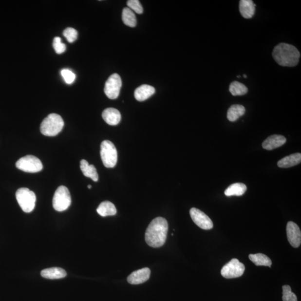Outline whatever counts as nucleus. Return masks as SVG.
<instances>
[{
  "mask_svg": "<svg viewBox=\"0 0 301 301\" xmlns=\"http://www.w3.org/2000/svg\"><path fill=\"white\" fill-rule=\"evenodd\" d=\"M168 223L165 218L157 217L150 223L145 233V241L149 246L159 248L167 241Z\"/></svg>",
  "mask_w": 301,
  "mask_h": 301,
  "instance_id": "1",
  "label": "nucleus"
},
{
  "mask_svg": "<svg viewBox=\"0 0 301 301\" xmlns=\"http://www.w3.org/2000/svg\"><path fill=\"white\" fill-rule=\"evenodd\" d=\"M300 53L295 46L281 42L274 48L273 59L282 67H295L299 62Z\"/></svg>",
  "mask_w": 301,
  "mask_h": 301,
  "instance_id": "2",
  "label": "nucleus"
},
{
  "mask_svg": "<svg viewBox=\"0 0 301 301\" xmlns=\"http://www.w3.org/2000/svg\"><path fill=\"white\" fill-rule=\"evenodd\" d=\"M64 122L62 117L56 113L50 114L42 122L40 131L46 136H55L63 129Z\"/></svg>",
  "mask_w": 301,
  "mask_h": 301,
  "instance_id": "3",
  "label": "nucleus"
},
{
  "mask_svg": "<svg viewBox=\"0 0 301 301\" xmlns=\"http://www.w3.org/2000/svg\"><path fill=\"white\" fill-rule=\"evenodd\" d=\"M100 156L103 164L107 168H113L116 165L118 154L116 148L110 141L105 140L100 145Z\"/></svg>",
  "mask_w": 301,
  "mask_h": 301,
  "instance_id": "4",
  "label": "nucleus"
},
{
  "mask_svg": "<svg viewBox=\"0 0 301 301\" xmlns=\"http://www.w3.org/2000/svg\"><path fill=\"white\" fill-rule=\"evenodd\" d=\"M16 198L19 206L25 213H31L34 209L36 195L29 188H22L18 189L16 192Z\"/></svg>",
  "mask_w": 301,
  "mask_h": 301,
  "instance_id": "5",
  "label": "nucleus"
},
{
  "mask_svg": "<svg viewBox=\"0 0 301 301\" xmlns=\"http://www.w3.org/2000/svg\"><path fill=\"white\" fill-rule=\"evenodd\" d=\"M71 202L70 192L67 187L60 186L56 189L53 200L54 209L60 212L66 210Z\"/></svg>",
  "mask_w": 301,
  "mask_h": 301,
  "instance_id": "6",
  "label": "nucleus"
},
{
  "mask_svg": "<svg viewBox=\"0 0 301 301\" xmlns=\"http://www.w3.org/2000/svg\"><path fill=\"white\" fill-rule=\"evenodd\" d=\"M17 168L24 172L36 173L42 170L43 165L36 156L27 155L21 158L16 163Z\"/></svg>",
  "mask_w": 301,
  "mask_h": 301,
  "instance_id": "7",
  "label": "nucleus"
},
{
  "mask_svg": "<svg viewBox=\"0 0 301 301\" xmlns=\"http://www.w3.org/2000/svg\"><path fill=\"white\" fill-rule=\"evenodd\" d=\"M245 271L244 264L236 258H234L223 266L221 270V275L226 279H235L241 277Z\"/></svg>",
  "mask_w": 301,
  "mask_h": 301,
  "instance_id": "8",
  "label": "nucleus"
},
{
  "mask_svg": "<svg viewBox=\"0 0 301 301\" xmlns=\"http://www.w3.org/2000/svg\"><path fill=\"white\" fill-rule=\"evenodd\" d=\"M121 87V77L117 73H114L106 81L104 91L108 98L115 99L118 98Z\"/></svg>",
  "mask_w": 301,
  "mask_h": 301,
  "instance_id": "9",
  "label": "nucleus"
},
{
  "mask_svg": "<svg viewBox=\"0 0 301 301\" xmlns=\"http://www.w3.org/2000/svg\"><path fill=\"white\" fill-rule=\"evenodd\" d=\"M191 218L196 226L204 230H210L213 227V223L204 212L192 207L190 210Z\"/></svg>",
  "mask_w": 301,
  "mask_h": 301,
  "instance_id": "10",
  "label": "nucleus"
},
{
  "mask_svg": "<svg viewBox=\"0 0 301 301\" xmlns=\"http://www.w3.org/2000/svg\"><path fill=\"white\" fill-rule=\"evenodd\" d=\"M287 235L288 241L293 248H298L301 243V232L298 225L294 222L287 223Z\"/></svg>",
  "mask_w": 301,
  "mask_h": 301,
  "instance_id": "11",
  "label": "nucleus"
},
{
  "mask_svg": "<svg viewBox=\"0 0 301 301\" xmlns=\"http://www.w3.org/2000/svg\"><path fill=\"white\" fill-rule=\"evenodd\" d=\"M150 271L149 268L137 270L131 274L127 278V282L131 284H140L146 282L150 277Z\"/></svg>",
  "mask_w": 301,
  "mask_h": 301,
  "instance_id": "12",
  "label": "nucleus"
},
{
  "mask_svg": "<svg viewBox=\"0 0 301 301\" xmlns=\"http://www.w3.org/2000/svg\"><path fill=\"white\" fill-rule=\"evenodd\" d=\"M286 141V138L283 136L274 134L266 139L262 144V147L265 150H272L283 146Z\"/></svg>",
  "mask_w": 301,
  "mask_h": 301,
  "instance_id": "13",
  "label": "nucleus"
},
{
  "mask_svg": "<svg viewBox=\"0 0 301 301\" xmlns=\"http://www.w3.org/2000/svg\"><path fill=\"white\" fill-rule=\"evenodd\" d=\"M102 117L107 124L115 126L117 125L120 122L121 115L117 109L109 108V109L104 110Z\"/></svg>",
  "mask_w": 301,
  "mask_h": 301,
  "instance_id": "14",
  "label": "nucleus"
},
{
  "mask_svg": "<svg viewBox=\"0 0 301 301\" xmlns=\"http://www.w3.org/2000/svg\"><path fill=\"white\" fill-rule=\"evenodd\" d=\"M256 5L252 0H241L239 2V11L242 16L245 19H251L255 14Z\"/></svg>",
  "mask_w": 301,
  "mask_h": 301,
  "instance_id": "15",
  "label": "nucleus"
},
{
  "mask_svg": "<svg viewBox=\"0 0 301 301\" xmlns=\"http://www.w3.org/2000/svg\"><path fill=\"white\" fill-rule=\"evenodd\" d=\"M155 93V89L148 84L142 85L134 91V97L138 101L142 102L149 99Z\"/></svg>",
  "mask_w": 301,
  "mask_h": 301,
  "instance_id": "16",
  "label": "nucleus"
},
{
  "mask_svg": "<svg viewBox=\"0 0 301 301\" xmlns=\"http://www.w3.org/2000/svg\"><path fill=\"white\" fill-rule=\"evenodd\" d=\"M301 154L296 153L285 156L278 162L277 165L280 168H289L300 164Z\"/></svg>",
  "mask_w": 301,
  "mask_h": 301,
  "instance_id": "17",
  "label": "nucleus"
},
{
  "mask_svg": "<svg viewBox=\"0 0 301 301\" xmlns=\"http://www.w3.org/2000/svg\"><path fill=\"white\" fill-rule=\"evenodd\" d=\"M41 275L45 279L57 280L66 277L67 272L63 268L53 267L42 270Z\"/></svg>",
  "mask_w": 301,
  "mask_h": 301,
  "instance_id": "18",
  "label": "nucleus"
},
{
  "mask_svg": "<svg viewBox=\"0 0 301 301\" xmlns=\"http://www.w3.org/2000/svg\"><path fill=\"white\" fill-rule=\"evenodd\" d=\"M80 169L85 176L90 177L95 182L98 181V174L94 165L89 164L86 160H82L80 161Z\"/></svg>",
  "mask_w": 301,
  "mask_h": 301,
  "instance_id": "19",
  "label": "nucleus"
},
{
  "mask_svg": "<svg viewBox=\"0 0 301 301\" xmlns=\"http://www.w3.org/2000/svg\"><path fill=\"white\" fill-rule=\"evenodd\" d=\"M96 211L99 215L103 217L115 215L117 213V209L114 204L109 202V201H105V202L100 203L97 209H96Z\"/></svg>",
  "mask_w": 301,
  "mask_h": 301,
  "instance_id": "20",
  "label": "nucleus"
},
{
  "mask_svg": "<svg viewBox=\"0 0 301 301\" xmlns=\"http://www.w3.org/2000/svg\"><path fill=\"white\" fill-rule=\"evenodd\" d=\"M245 113V107L242 105H234L231 106L227 113V118L230 122H235L239 118L243 116Z\"/></svg>",
  "mask_w": 301,
  "mask_h": 301,
  "instance_id": "21",
  "label": "nucleus"
},
{
  "mask_svg": "<svg viewBox=\"0 0 301 301\" xmlns=\"http://www.w3.org/2000/svg\"><path fill=\"white\" fill-rule=\"evenodd\" d=\"M246 189L245 184L240 183H235L231 184L226 189L225 194L226 196H240L245 194Z\"/></svg>",
  "mask_w": 301,
  "mask_h": 301,
  "instance_id": "22",
  "label": "nucleus"
},
{
  "mask_svg": "<svg viewBox=\"0 0 301 301\" xmlns=\"http://www.w3.org/2000/svg\"><path fill=\"white\" fill-rule=\"evenodd\" d=\"M249 258L257 266H267V267H271L272 261L264 254H249Z\"/></svg>",
  "mask_w": 301,
  "mask_h": 301,
  "instance_id": "23",
  "label": "nucleus"
},
{
  "mask_svg": "<svg viewBox=\"0 0 301 301\" xmlns=\"http://www.w3.org/2000/svg\"><path fill=\"white\" fill-rule=\"evenodd\" d=\"M122 21L124 24L131 27L134 28L137 24V19L135 14L132 10H131L129 7H125L123 9L122 15Z\"/></svg>",
  "mask_w": 301,
  "mask_h": 301,
  "instance_id": "24",
  "label": "nucleus"
},
{
  "mask_svg": "<svg viewBox=\"0 0 301 301\" xmlns=\"http://www.w3.org/2000/svg\"><path fill=\"white\" fill-rule=\"evenodd\" d=\"M248 88L241 83L234 81L229 86V92L233 96H241L248 93Z\"/></svg>",
  "mask_w": 301,
  "mask_h": 301,
  "instance_id": "25",
  "label": "nucleus"
},
{
  "mask_svg": "<svg viewBox=\"0 0 301 301\" xmlns=\"http://www.w3.org/2000/svg\"><path fill=\"white\" fill-rule=\"evenodd\" d=\"M282 289L283 301H298L296 295L292 292L291 288L289 285H284Z\"/></svg>",
  "mask_w": 301,
  "mask_h": 301,
  "instance_id": "26",
  "label": "nucleus"
},
{
  "mask_svg": "<svg viewBox=\"0 0 301 301\" xmlns=\"http://www.w3.org/2000/svg\"><path fill=\"white\" fill-rule=\"evenodd\" d=\"M53 45L56 52L58 55L63 53L66 50V45L61 42V38L59 37L54 38Z\"/></svg>",
  "mask_w": 301,
  "mask_h": 301,
  "instance_id": "27",
  "label": "nucleus"
},
{
  "mask_svg": "<svg viewBox=\"0 0 301 301\" xmlns=\"http://www.w3.org/2000/svg\"><path fill=\"white\" fill-rule=\"evenodd\" d=\"M64 36L66 38L67 40L69 42H75L78 38V32L72 28H68L65 29L63 32Z\"/></svg>",
  "mask_w": 301,
  "mask_h": 301,
  "instance_id": "28",
  "label": "nucleus"
},
{
  "mask_svg": "<svg viewBox=\"0 0 301 301\" xmlns=\"http://www.w3.org/2000/svg\"><path fill=\"white\" fill-rule=\"evenodd\" d=\"M129 8L133 10L138 14L143 13V8L140 1L138 0H129L127 3Z\"/></svg>",
  "mask_w": 301,
  "mask_h": 301,
  "instance_id": "29",
  "label": "nucleus"
},
{
  "mask_svg": "<svg viewBox=\"0 0 301 301\" xmlns=\"http://www.w3.org/2000/svg\"><path fill=\"white\" fill-rule=\"evenodd\" d=\"M61 75L63 76L65 82L67 84H70L75 82V75L74 73L69 69H63L61 71Z\"/></svg>",
  "mask_w": 301,
  "mask_h": 301,
  "instance_id": "30",
  "label": "nucleus"
},
{
  "mask_svg": "<svg viewBox=\"0 0 301 301\" xmlns=\"http://www.w3.org/2000/svg\"><path fill=\"white\" fill-rule=\"evenodd\" d=\"M88 188H92V186H91V185H88Z\"/></svg>",
  "mask_w": 301,
  "mask_h": 301,
  "instance_id": "31",
  "label": "nucleus"
},
{
  "mask_svg": "<svg viewBox=\"0 0 301 301\" xmlns=\"http://www.w3.org/2000/svg\"><path fill=\"white\" fill-rule=\"evenodd\" d=\"M243 76H244L245 78H247V76L245 75H243Z\"/></svg>",
  "mask_w": 301,
  "mask_h": 301,
  "instance_id": "32",
  "label": "nucleus"
},
{
  "mask_svg": "<svg viewBox=\"0 0 301 301\" xmlns=\"http://www.w3.org/2000/svg\"><path fill=\"white\" fill-rule=\"evenodd\" d=\"M237 77H238V78H240L241 76L240 75H238Z\"/></svg>",
  "mask_w": 301,
  "mask_h": 301,
  "instance_id": "33",
  "label": "nucleus"
}]
</instances>
